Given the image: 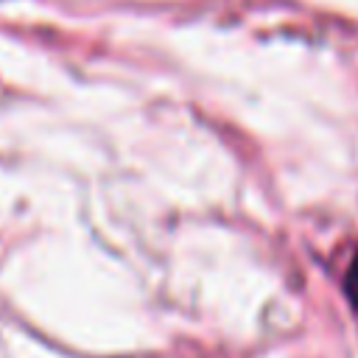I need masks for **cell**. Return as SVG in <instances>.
<instances>
[{
	"label": "cell",
	"mask_w": 358,
	"mask_h": 358,
	"mask_svg": "<svg viewBox=\"0 0 358 358\" xmlns=\"http://www.w3.org/2000/svg\"><path fill=\"white\" fill-rule=\"evenodd\" d=\"M344 288H347L350 302L358 308V255H355V260H352V266H350V271H347V282H344Z\"/></svg>",
	"instance_id": "6da1fadb"
}]
</instances>
